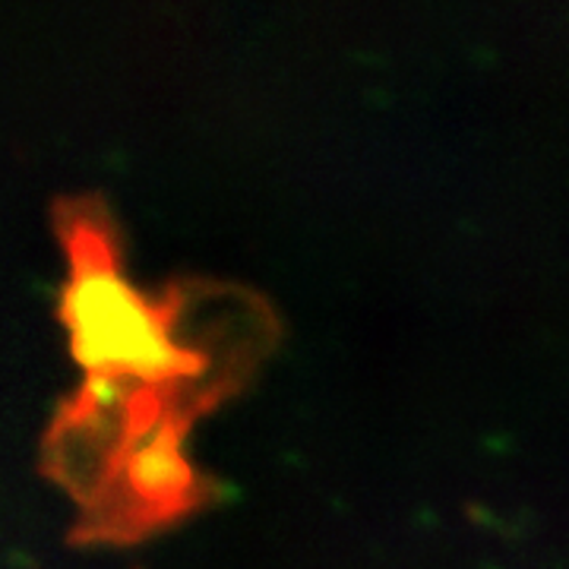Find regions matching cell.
Instances as JSON below:
<instances>
[{
	"instance_id": "cell-1",
	"label": "cell",
	"mask_w": 569,
	"mask_h": 569,
	"mask_svg": "<svg viewBox=\"0 0 569 569\" xmlns=\"http://www.w3.org/2000/svg\"><path fill=\"white\" fill-rule=\"evenodd\" d=\"M187 387L86 377L41 440V468L80 503L82 541H127L197 500L183 425Z\"/></svg>"
},
{
	"instance_id": "cell-2",
	"label": "cell",
	"mask_w": 569,
	"mask_h": 569,
	"mask_svg": "<svg viewBox=\"0 0 569 569\" xmlns=\"http://www.w3.org/2000/svg\"><path fill=\"white\" fill-rule=\"evenodd\" d=\"M58 231L70 263L61 317L70 332V351L89 377L181 383L200 402V380L209 377L181 346L178 307L174 301H149L127 282L102 209L67 200L58 206Z\"/></svg>"
}]
</instances>
